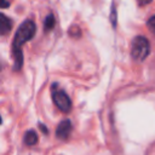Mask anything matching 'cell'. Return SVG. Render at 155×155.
I'll return each mask as SVG.
<instances>
[{
  "label": "cell",
  "instance_id": "6da1fadb",
  "mask_svg": "<svg viewBox=\"0 0 155 155\" xmlns=\"http://www.w3.org/2000/svg\"><path fill=\"white\" fill-rule=\"evenodd\" d=\"M36 31V25L31 19L24 21L17 29L13 41H12V57H13V70L17 71L23 65V53L22 46L34 38Z\"/></svg>",
  "mask_w": 155,
  "mask_h": 155
},
{
  "label": "cell",
  "instance_id": "7a4b0ae2",
  "mask_svg": "<svg viewBox=\"0 0 155 155\" xmlns=\"http://www.w3.org/2000/svg\"><path fill=\"white\" fill-rule=\"evenodd\" d=\"M150 52L149 40L144 36H136L131 44V57L136 62H143Z\"/></svg>",
  "mask_w": 155,
  "mask_h": 155
},
{
  "label": "cell",
  "instance_id": "3957f363",
  "mask_svg": "<svg viewBox=\"0 0 155 155\" xmlns=\"http://www.w3.org/2000/svg\"><path fill=\"white\" fill-rule=\"evenodd\" d=\"M52 99L53 103L56 104V107L62 111V113H69L71 109V101L68 97V94L63 91L56 87V85H53L52 87Z\"/></svg>",
  "mask_w": 155,
  "mask_h": 155
},
{
  "label": "cell",
  "instance_id": "277c9868",
  "mask_svg": "<svg viewBox=\"0 0 155 155\" xmlns=\"http://www.w3.org/2000/svg\"><path fill=\"white\" fill-rule=\"evenodd\" d=\"M70 132H71V122L70 120L67 119L58 124L57 130H56V136L57 138L64 140V139H68V137L70 136Z\"/></svg>",
  "mask_w": 155,
  "mask_h": 155
},
{
  "label": "cell",
  "instance_id": "5b68a950",
  "mask_svg": "<svg viewBox=\"0 0 155 155\" xmlns=\"http://www.w3.org/2000/svg\"><path fill=\"white\" fill-rule=\"evenodd\" d=\"M12 28V21L6 17L4 13L0 15V34L1 35H6Z\"/></svg>",
  "mask_w": 155,
  "mask_h": 155
},
{
  "label": "cell",
  "instance_id": "8992f818",
  "mask_svg": "<svg viewBox=\"0 0 155 155\" xmlns=\"http://www.w3.org/2000/svg\"><path fill=\"white\" fill-rule=\"evenodd\" d=\"M36 142H38V134H36V132L33 131V130L27 131L25 134H24V143L27 145H34V144H36Z\"/></svg>",
  "mask_w": 155,
  "mask_h": 155
},
{
  "label": "cell",
  "instance_id": "52a82bcc",
  "mask_svg": "<svg viewBox=\"0 0 155 155\" xmlns=\"http://www.w3.org/2000/svg\"><path fill=\"white\" fill-rule=\"evenodd\" d=\"M54 24H56L54 16H53L52 13H50V15H48V16L45 18V23H44V29H45V31L51 30V29L54 27Z\"/></svg>",
  "mask_w": 155,
  "mask_h": 155
},
{
  "label": "cell",
  "instance_id": "ba28073f",
  "mask_svg": "<svg viewBox=\"0 0 155 155\" xmlns=\"http://www.w3.org/2000/svg\"><path fill=\"white\" fill-rule=\"evenodd\" d=\"M147 25H148L149 30H150L153 34H155V16H153V17H150V18L148 19Z\"/></svg>",
  "mask_w": 155,
  "mask_h": 155
},
{
  "label": "cell",
  "instance_id": "9c48e42d",
  "mask_svg": "<svg viewBox=\"0 0 155 155\" xmlns=\"http://www.w3.org/2000/svg\"><path fill=\"white\" fill-rule=\"evenodd\" d=\"M69 34L71 35V36H74V38H78V36H80V34H81V31H80V28L79 27H71L70 29H69Z\"/></svg>",
  "mask_w": 155,
  "mask_h": 155
},
{
  "label": "cell",
  "instance_id": "30bf717a",
  "mask_svg": "<svg viewBox=\"0 0 155 155\" xmlns=\"http://www.w3.org/2000/svg\"><path fill=\"white\" fill-rule=\"evenodd\" d=\"M137 2L139 6H144V5H148L149 2H151V0H137Z\"/></svg>",
  "mask_w": 155,
  "mask_h": 155
},
{
  "label": "cell",
  "instance_id": "8fae6325",
  "mask_svg": "<svg viewBox=\"0 0 155 155\" xmlns=\"http://www.w3.org/2000/svg\"><path fill=\"white\" fill-rule=\"evenodd\" d=\"M39 127L41 128V131H42L44 133H47V132H48V130L45 127V125H42V124H39Z\"/></svg>",
  "mask_w": 155,
  "mask_h": 155
}]
</instances>
